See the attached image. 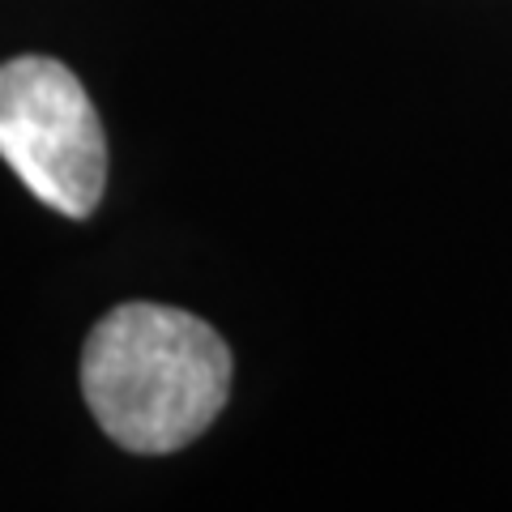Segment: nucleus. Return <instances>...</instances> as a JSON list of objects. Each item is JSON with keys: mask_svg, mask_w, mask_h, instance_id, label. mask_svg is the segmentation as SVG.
Returning <instances> with one entry per match:
<instances>
[{"mask_svg": "<svg viewBox=\"0 0 512 512\" xmlns=\"http://www.w3.org/2000/svg\"><path fill=\"white\" fill-rule=\"evenodd\" d=\"M82 393L120 448L163 457L192 444L227 406L231 350L192 312L124 303L86 338Z\"/></svg>", "mask_w": 512, "mask_h": 512, "instance_id": "f257e3e1", "label": "nucleus"}, {"mask_svg": "<svg viewBox=\"0 0 512 512\" xmlns=\"http://www.w3.org/2000/svg\"><path fill=\"white\" fill-rule=\"evenodd\" d=\"M0 158L64 218H90L107 188V137L82 82L47 56L0 64Z\"/></svg>", "mask_w": 512, "mask_h": 512, "instance_id": "f03ea898", "label": "nucleus"}]
</instances>
